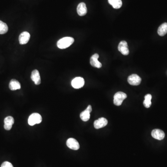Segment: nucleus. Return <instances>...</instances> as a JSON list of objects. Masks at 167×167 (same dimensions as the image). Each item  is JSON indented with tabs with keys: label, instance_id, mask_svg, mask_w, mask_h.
<instances>
[{
	"label": "nucleus",
	"instance_id": "nucleus-4",
	"mask_svg": "<svg viewBox=\"0 0 167 167\" xmlns=\"http://www.w3.org/2000/svg\"><path fill=\"white\" fill-rule=\"evenodd\" d=\"M142 79L141 77L136 74L131 75L128 78V82L130 85L132 86H138L141 83Z\"/></svg>",
	"mask_w": 167,
	"mask_h": 167
},
{
	"label": "nucleus",
	"instance_id": "nucleus-6",
	"mask_svg": "<svg viewBox=\"0 0 167 167\" xmlns=\"http://www.w3.org/2000/svg\"><path fill=\"white\" fill-rule=\"evenodd\" d=\"M118 49L124 55H129V50L128 49V44L126 41L122 40L119 44Z\"/></svg>",
	"mask_w": 167,
	"mask_h": 167
},
{
	"label": "nucleus",
	"instance_id": "nucleus-2",
	"mask_svg": "<svg viewBox=\"0 0 167 167\" xmlns=\"http://www.w3.org/2000/svg\"><path fill=\"white\" fill-rule=\"evenodd\" d=\"M42 117L38 113H33L29 116L28 123L31 126H33L36 124H40L42 122Z\"/></svg>",
	"mask_w": 167,
	"mask_h": 167
},
{
	"label": "nucleus",
	"instance_id": "nucleus-8",
	"mask_svg": "<svg viewBox=\"0 0 167 167\" xmlns=\"http://www.w3.org/2000/svg\"><path fill=\"white\" fill-rule=\"evenodd\" d=\"M108 124V121L104 118H99L94 122V126L96 129H100L105 127Z\"/></svg>",
	"mask_w": 167,
	"mask_h": 167
},
{
	"label": "nucleus",
	"instance_id": "nucleus-13",
	"mask_svg": "<svg viewBox=\"0 0 167 167\" xmlns=\"http://www.w3.org/2000/svg\"><path fill=\"white\" fill-rule=\"evenodd\" d=\"M31 79L34 82L36 85H39L41 83V79L39 71L37 70H34L32 72Z\"/></svg>",
	"mask_w": 167,
	"mask_h": 167
},
{
	"label": "nucleus",
	"instance_id": "nucleus-15",
	"mask_svg": "<svg viewBox=\"0 0 167 167\" xmlns=\"http://www.w3.org/2000/svg\"><path fill=\"white\" fill-rule=\"evenodd\" d=\"M9 88L12 91H15V90L20 89L21 86L18 81L14 80V79H13L10 81V83H9Z\"/></svg>",
	"mask_w": 167,
	"mask_h": 167
},
{
	"label": "nucleus",
	"instance_id": "nucleus-7",
	"mask_svg": "<svg viewBox=\"0 0 167 167\" xmlns=\"http://www.w3.org/2000/svg\"><path fill=\"white\" fill-rule=\"evenodd\" d=\"M67 145L69 148L73 150H78L80 149V144L75 139L70 138L67 140Z\"/></svg>",
	"mask_w": 167,
	"mask_h": 167
},
{
	"label": "nucleus",
	"instance_id": "nucleus-19",
	"mask_svg": "<svg viewBox=\"0 0 167 167\" xmlns=\"http://www.w3.org/2000/svg\"><path fill=\"white\" fill-rule=\"evenodd\" d=\"M144 101H143V105L144 106L147 108H149L150 107L151 105V99H152V96L151 94H148L146 95L144 97Z\"/></svg>",
	"mask_w": 167,
	"mask_h": 167
},
{
	"label": "nucleus",
	"instance_id": "nucleus-9",
	"mask_svg": "<svg viewBox=\"0 0 167 167\" xmlns=\"http://www.w3.org/2000/svg\"><path fill=\"white\" fill-rule=\"evenodd\" d=\"M30 38V34L27 32H23L20 33L19 37L20 44L21 45L26 44Z\"/></svg>",
	"mask_w": 167,
	"mask_h": 167
},
{
	"label": "nucleus",
	"instance_id": "nucleus-14",
	"mask_svg": "<svg viewBox=\"0 0 167 167\" xmlns=\"http://www.w3.org/2000/svg\"><path fill=\"white\" fill-rule=\"evenodd\" d=\"M77 14L80 16H83L86 15L87 12L86 4L84 2H81L78 5L77 8Z\"/></svg>",
	"mask_w": 167,
	"mask_h": 167
},
{
	"label": "nucleus",
	"instance_id": "nucleus-18",
	"mask_svg": "<svg viewBox=\"0 0 167 167\" xmlns=\"http://www.w3.org/2000/svg\"><path fill=\"white\" fill-rule=\"evenodd\" d=\"M80 117L81 120L84 122H87L89 120L90 118V112L87 109L82 112L80 115Z\"/></svg>",
	"mask_w": 167,
	"mask_h": 167
},
{
	"label": "nucleus",
	"instance_id": "nucleus-3",
	"mask_svg": "<svg viewBox=\"0 0 167 167\" xmlns=\"http://www.w3.org/2000/svg\"><path fill=\"white\" fill-rule=\"evenodd\" d=\"M127 95L123 92H119L116 93L114 96V104L117 106L122 105L123 101L127 98Z\"/></svg>",
	"mask_w": 167,
	"mask_h": 167
},
{
	"label": "nucleus",
	"instance_id": "nucleus-5",
	"mask_svg": "<svg viewBox=\"0 0 167 167\" xmlns=\"http://www.w3.org/2000/svg\"><path fill=\"white\" fill-rule=\"evenodd\" d=\"M71 86L74 88L80 89L83 87L85 84L84 79L82 77H76L71 81Z\"/></svg>",
	"mask_w": 167,
	"mask_h": 167
},
{
	"label": "nucleus",
	"instance_id": "nucleus-1",
	"mask_svg": "<svg viewBox=\"0 0 167 167\" xmlns=\"http://www.w3.org/2000/svg\"><path fill=\"white\" fill-rule=\"evenodd\" d=\"M74 41V39L71 37H65L58 40L57 43L58 47L59 49H65L73 44Z\"/></svg>",
	"mask_w": 167,
	"mask_h": 167
},
{
	"label": "nucleus",
	"instance_id": "nucleus-17",
	"mask_svg": "<svg viewBox=\"0 0 167 167\" xmlns=\"http://www.w3.org/2000/svg\"><path fill=\"white\" fill-rule=\"evenodd\" d=\"M108 2L115 9L120 8L122 6V2L121 0H108Z\"/></svg>",
	"mask_w": 167,
	"mask_h": 167
},
{
	"label": "nucleus",
	"instance_id": "nucleus-11",
	"mask_svg": "<svg viewBox=\"0 0 167 167\" xmlns=\"http://www.w3.org/2000/svg\"><path fill=\"white\" fill-rule=\"evenodd\" d=\"M99 58V55L98 53H95L90 58V64L93 67L98 68H100L102 67V64L98 61Z\"/></svg>",
	"mask_w": 167,
	"mask_h": 167
},
{
	"label": "nucleus",
	"instance_id": "nucleus-21",
	"mask_svg": "<svg viewBox=\"0 0 167 167\" xmlns=\"http://www.w3.org/2000/svg\"><path fill=\"white\" fill-rule=\"evenodd\" d=\"M1 167H14L12 164L8 162H5L2 163Z\"/></svg>",
	"mask_w": 167,
	"mask_h": 167
},
{
	"label": "nucleus",
	"instance_id": "nucleus-10",
	"mask_svg": "<svg viewBox=\"0 0 167 167\" xmlns=\"http://www.w3.org/2000/svg\"><path fill=\"white\" fill-rule=\"evenodd\" d=\"M151 135L153 138L158 140H162L164 139L165 133L162 130L159 129H155L152 131Z\"/></svg>",
	"mask_w": 167,
	"mask_h": 167
},
{
	"label": "nucleus",
	"instance_id": "nucleus-20",
	"mask_svg": "<svg viewBox=\"0 0 167 167\" xmlns=\"http://www.w3.org/2000/svg\"><path fill=\"white\" fill-rule=\"evenodd\" d=\"M8 27L6 23L0 20V34H5L8 31Z\"/></svg>",
	"mask_w": 167,
	"mask_h": 167
},
{
	"label": "nucleus",
	"instance_id": "nucleus-16",
	"mask_svg": "<svg viewBox=\"0 0 167 167\" xmlns=\"http://www.w3.org/2000/svg\"><path fill=\"white\" fill-rule=\"evenodd\" d=\"M157 32L161 36H163L165 35L167 33V23L165 22L160 26Z\"/></svg>",
	"mask_w": 167,
	"mask_h": 167
},
{
	"label": "nucleus",
	"instance_id": "nucleus-12",
	"mask_svg": "<svg viewBox=\"0 0 167 167\" xmlns=\"http://www.w3.org/2000/svg\"><path fill=\"white\" fill-rule=\"evenodd\" d=\"M4 128L7 131H9L12 127L14 124V118L11 116H8L4 119Z\"/></svg>",
	"mask_w": 167,
	"mask_h": 167
}]
</instances>
